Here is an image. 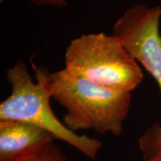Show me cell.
<instances>
[{"label":"cell","mask_w":161,"mask_h":161,"mask_svg":"<svg viewBox=\"0 0 161 161\" xmlns=\"http://www.w3.org/2000/svg\"><path fill=\"white\" fill-rule=\"evenodd\" d=\"M26 161H69L63 150L55 142L39 154Z\"/></svg>","instance_id":"6"},{"label":"cell","mask_w":161,"mask_h":161,"mask_svg":"<svg viewBox=\"0 0 161 161\" xmlns=\"http://www.w3.org/2000/svg\"><path fill=\"white\" fill-rule=\"evenodd\" d=\"M31 64L36 81L23 60L6 72L12 89L11 95L0 104V121H20L35 125L51 133L56 140L64 141L86 158L95 160L102 142L72 131L58 119L50 105V73L45 68Z\"/></svg>","instance_id":"2"},{"label":"cell","mask_w":161,"mask_h":161,"mask_svg":"<svg viewBox=\"0 0 161 161\" xmlns=\"http://www.w3.org/2000/svg\"><path fill=\"white\" fill-rule=\"evenodd\" d=\"M72 75L109 89L131 92L143 80L140 64L114 35H83L65 52V68Z\"/></svg>","instance_id":"3"},{"label":"cell","mask_w":161,"mask_h":161,"mask_svg":"<svg viewBox=\"0 0 161 161\" xmlns=\"http://www.w3.org/2000/svg\"><path fill=\"white\" fill-rule=\"evenodd\" d=\"M55 140L51 133L35 125L0 121V161H26Z\"/></svg>","instance_id":"5"},{"label":"cell","mask_w":161,"mask_h":161,"mask_svg":"<svg viewBox=\"0 0 161 161\" xmlns=\"http://www.w3.org/2000/svg\"><path fill=\"white\" fill-rule=\"evenodd\" d=\"M52 98L65 108L63 123L76 133L91 130L119 136L129 114L131 92L104 87L65 69L50 73Z\"/></svg>","instance_id":"1"},{"label":"cell","mask_w":161,"mask_h":161,"mask_svg":"<svg viewBox=\"0 0 161 161\" xmlns=\"http://www.w3.org/2000/svg\"><path fill=\"white\" fill-rule=\"evenodd\" d=\"M143 161H161V152L155 154V155L149 158L145 159Z\"/></svg>","instance_id":"8"},{"label":"cell","mask_w":161,"mask_h":161,"mask_svg":"<svg viewBox=\"0 0 161 161\" xmlns=\"http://www.w3.org/2000/svg\"><path fill=\"white\" fill-rule=\"evenodd\" d=\"M126 49L156 80L161 92V35L154 23L138 26L125 41ZM143 160L161 152V125L150 127L139 139Z\"/></svg>","instance_id":"4"},{"label":"cell","mask_w":161,"mask_h":161,"mask_svg":"<svg viewBox=\"0 0 161 161\" xmlns=\"http://www.w3.org/2000/svg\"><path fill=\"white\" fill-rule=\"evenodd\" d=\"M8 0H0V3H3ZM32 4L38 6H48V7L58 8H62L68 5L67 0H30Z\"/></svg>","instance_id":"7"}]
</instances>
